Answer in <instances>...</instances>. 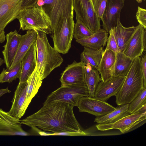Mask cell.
<instances>
[{
  "mask_svg": "<svg viewBox=\"0 0 146 146\" xmlns=\"http://www.w3.org/2000/svg\"><path fill=\"white\" fill-rule=\"evenodd\" d=\"M42 80L39 74L36 66L35 70L27 80L28 82L27 95L23 109L24 114L32 99L36 94L41 86Z\"/></svg>",
  "mask_w": 146,
  "mask_h": 146,
  "instance_id": "24",
  "label": "cell"
},
{
  "mask_svg": "<svg viewBox=\"0 0 146 146\" xmlns=\"http://www.w3.org/2000/svg\"><path fill=\"white\" fill-rule=\"evenodd\" d=\"M84 79L88 87L89 96L94 98L99 83L102 80L98 70L90 64L84 66Z\"/></svg>",
  "mask_w": 146,
  "mask_h": 146,
  "instance_id": "26",
  "label": "cell"
},
{
  "mask_svg": "<svg viewBox=\"0 0 146 146\" xmlns=\"http://www.w3.org/2000/svg\"><path fill=\"white\" fill-rule=\"evenodd\" d=\"M129 104L118 106L112 111L103 116L96 117L94 122L98 124L114 123L122 118L129 114Z\"/></svg>",
  "mask_w": 146,
  "mask_h": 146,
  "instance_id": "25",
  "label": "cell"
},
{
  "mask_svg": "<svg viewBox=\"0 0 146 146\" xmlns=\"http://www.w3.org/2000/svg\"><path fill=\"white\" fill-rule=\"evenodd\" d=\"M21 35L16 30L7 33L6 36V44L2 51L4 62L7 68H10L13 62L19 45Z\"/></svg>",
  "mask_w": 146,
  "mask_h": 146,
  "instance_id": "17",
  "label": "cell"
},
{
  "mask_svg": "<svg viewBox=\"0 0 146 146\" xmlns=\"http://www.w3.org/2000/svg\"><path fill=\"white\" fill-rule=\"evenodd\" d=\"M107 0H92L95 13L100 19L105 11Z\"/></svg>",
  "mask_w": 146,
  "mask_h": 146,
  "instance_id": "32",
  "label": "cell"
},
{
  "mask_svg": "<svg viewBox=\"0 0 146 146\" xmlns=\"http://www.w3.org/2000/svg\"><path fill=\"white\" fill-rule=\"evenodd\" d=\"M87 96H89V92L85 82L61 86L47 96L43 105L59 102L77 107L80 99Z\"/></svg>",
  "mask_w": 146,
  "mask_h": 146,
  "instance_id": "6",
  "label": "cell"
},
{
  "mask_svg": "<svg viewBox=\"0 0 146 146\" xmlns=\"http://www.w3.org/2000/svg\"><path fill=\"white\" fill-rule=\"evenodd\" d=\"M76 19L80 20L94 33L101 29L100 19L94 10L92 0H72Z\"/></svg>",
  "mask_w": 146,
  "mask_h": 146,
  "instance_id": "8",
  "label": "cell"
},
{
  "mask_svg": "<svg viewBox=\"0 0 146 146\" xmlns=\"http://www.w3.org/2000/svg\"><path fill=\"white\" fill-rule=\"evenodd\" d=\"M146 87L141 91L137 96L129 104L130 114L134 113L144 104H146Z\"/></svg>",
  "mask_w": 146,
  "mask_h": 146,
  "instance_id": "31",
  "label": "cell"
},
{
  "mask_svg": "<svg viewBox=\"0 0 146 146\" xmlns=\"http://www.w3.org/2000/svg\"><path fill=\"white\" fill-rule=\"evenodd\" d=\"M39 0H23L22 6V9L34 6L36 4Z\"/></svg>",
  "mask_w": 146,
  "mask_h": 146,
  "instance_id": "37",
  "label": "cell"
},
{
  "mask_svg": "<svg viewBox=\"0 0 146 146\" xmlns=\"http://www.w3.org/2000/svg\"><path fill=\"white\" fill-rule=\"evenodd\" d=\"M73 17H68L61 25L51 33L54 48L59 53L66 54L71 47L75 23Z\"/></svg>",
  "mask_w": 146,
  "mask_h": 146,
  "instance_id": "7",
  "label": "cell"
},
{
  "mask_svg": "<svg viewBox=\"0 0 146 146\" xmlns=\"http://www.w3.org/2000/svg\"><path fill=\"white\" fill-rule=\"evenodd\" d=\"M116 54L106 48L98 70L102 81L105 82L113 77Z\"/></svg>",
  "mask_w": 146,
  "mask_h": 146,
  "instance_id": "20",
  "label": "cell"
},
{
  "mask_svg": "<svg viewBox=\"0 0 146 146\" xmlns=\"http://www.w3.org/2000/svg\"><path fill=\"white\" fill-rule=\"evenodd\" d=\"M22 67V61L10 68H3L0 74V83L12 82L17 78H19Z\"/></svg>",
  "mask_w": 146,
  "mask_h": 146,
  "instance_id": "29",
  "label": "cell"
},
{
  "mask_svg": "<svg viewBox=\"0 0 146 146\" xmlns=\"http://www.w3.org/2000/svg\"><path fill=\"white\" fill-rule=\"evenodd\" d=\"M141 67L143 76L144 87H146V55L145 54L141 59Z\"/></svg>",
  "mask_w": 146,
  "mask_h": 146,
  "instance_id": "36",
  "label": "cell"
},
{
  "mask_svg": "<svg viewBox=\"0 0 146 146\" xmlns=\"http://www.w3.org/2000/svg\"><path fill=\"white\" fill-rule=\"evenodd\" d=\"M103 47L95 50L84 47L80 54V59L85 65L90 64L98 70L104 52Z\"/></svg>",
  "mask_w": 146,
  "mask_h": 146,
  "instance_id": "27",
  "label": "cell"
},
{
  "mask_svg": "<svg viewBox=\"0 0 146 146\" xmlns=\"http://www.w3.org/2000/svg\"><path fill=\"white\" fill-rule=\"evenodd\" d=\"M143 44L145 52L146 51V29H145L144 31L143 36Z\"/></svg>",
  "mask_w": 146,
  "mask_h": 146,
  "instance_id": "41",
  "label": "cell"
},
{
  "mask_svg": "<svg viewBox=\"0 0 146 146\" xmlns=\"http://www.w3.org/2000/svg\"><path fill=\"white\" fill-rule=\"evenodd\" d=\"M125 77H114L105 82L101 81L96 89L94 98L106 101L111 96H115L121 88Z\"/></svg>",
  "mask_w": 146,
  "mask_h": 146,
  "instance_id": "12",
  "label": "cell"
},
{
  "mask_svg": "<svg viewBox=\"0 0 146 146\" xmlns=\"http://www.w3.org/2000/svg\"><path fill=\"white\" fill-rule=\"evenodd\" d=\"M146 119V113H134L125 116L114 123L98 124L96 127L100 131L116 129L119 130L121 133H124L145 121Z\"/></svg>",
  "mask_w": 146,
  "mask_h": 146,
  "instance_id": "9",
  "label": "cell"
},
{
  "mask_svg": "<svg viewBox=\"0 0 146 146\" xmlns=\"http://www.w3.org/2000/svg\"><path fill=\"white\" fill-rule=\"evenodd\" d=\"M137 26L125 27L123 26L120 21L117 20V26L112 29L113 34L120 52L124 49L135 31Z\"/></svg>",
  "mask_w": 146,
  "mask_h": 146,
  "instance_id": "23",
  "label": "cell"
},
{
  "mask_svg": "<svg viewBox=\"0 0 146 146\" xmlns=\"http://www.w3.org/2000/svg\"><path fill=\"white\" fill-rule=\"evenodd\" d=\"M22 124L19 119L0 108V135H32L23 130Z\"/></svg>",
  "mask_w": 146,
  "mask_h": 146,
  "instance_id": "13",
  "label": "cell"
},
{
  "mask_svg": "<svg viewBox=\"0 0 146 146\" xmlns=\"http://www.w3.org/2000/svg\"><path fill=\"white\" fill-rule=\"evenodd\" d=\"M76 19L73 33V36L76 40L88 37L93 34L80 20Z\"/></svg>",
  "mask_w": 146,
  "mask_h": 146,
  "instance_id": "30",
  "label": "cell"
},
{
  "mask_svg": "<svg viewBox=\"0 0 146 146\" xmlns=\"http://www.w3.org/2000/svg\"><path fill=\"white\" fill-rule=\"evenodd\" d=\"M85 65L82 61H75L68 65L61 74L60 79L61 86L78 84L85 82L84 67Z\"/></svg>",
  "mask_w": 146,
  "mask_h": 146,
  "instance_id": "15",
  "label": "cell"
},
{
  "mask_svg": "<svg viewBox=\"0 0 146 146\" xmlns=\"http://www.w3.org/2000/svg\"><path fill=\"white\" fill-rule=\"evenodd\" d=\"M5 38V32L4 31H0V43H2L4 41Z\"/></svg>",
  "mask_w": 146,
  "mask_h": 146,
  "instance_id": "40",
  "label": "cell"
},
{
  "mask_svg": "<svg viewBox=\"0 0 146 146\" xmlns=\"http://www.w3.org/2000/svg\"><path fill=\"white\" fill-rule=\"evenodd\" d=\"M145 29L139 24L137 26L123 52L125 55L133 60L141 56L144 51L143 39Z\"/></svg>",
  "mask_w": 146,
  "mask_h": 146,
  "instance_id": "16",
  "label": "cell"
},
{
  "mask_svg": "<svg viewBox=\"0 0 146 146\" xmlns=\"http://www.w3.org/2000/svg\"><path fill=\"white\" fill-rule=\"evenodd\" d=\"M77 107L80 112H87L96 117L107 114L116 108L106 101L89 96L81 98Z\"/></svg>",
  "mask_w": 146,
  "mask_h": 146,
  "instance_id": "10",
  "label": "cell"
},
{
  "mask_svg": "<svg viewBox=\"0 0 146 146\" xmlns=\"http://www.w3.org/2000/svg\"><path fill=\"white\" fill-rule=\"evenodd\" d=\"M87 134L85 132H62L57 133H47L44 132V135H70V136H77V135H86Z\"/></svg>",
  "mask_w": 146,
  "mask_h": 146,
  "instance_id": "35",
  "label": "cell"
},
{
  "mask_svg": "<svg viewBox=\"0 0 146 146\" xmlns=\"http://www.w3.org/2000/svg\"><path fill=\"white\" fill-rule=\"evenodd\" d=\"M19 83L26 81L35 70L36 64V51L35 42L23 57Z\"/></svg>",
  "mask_w": 146,
  "mask_h": 146,
  "instance_id": "19",
  "label": "cell"
},
{
  "mask_svg": "<svg viewBox=\"0 0 146 146\" xmlns=\"http://www.w3.org/2000/svg\"><path fill=\"white\" fill-rule=\"evenodd\" d=\"M74 106L56 102L44 105L37 111L20 120L22 124L53 133L84 132L76 118Z\"/></svg>",
  "mask_w": 146,
  "mask_h": 146,
  "instance_id": "1",
  "label": "cell"
},
{
  "mask_svg": "<svg viewBox=\"0 0 146 146\" xmlns=\"http://www.w3.org/2000/svg\"><path fill=\"white\" fill-rule=\"evenodd\" d=\"M36 31L37 35L35 42L36 66L39 75L43 80L53 70L60 66L63 60L59 53L50 45L46 34Z\"/></svg>",
  "mask_w": 146,
  "mask_h": 146,
  "instance_id": "2",
  "label": "cell"
},
{
  "mask_svg": "<svg viewBox=\"0 0 146 146\" xmlns=\"http://www.w3.org/2000/svg\"><path fill=\"white\" fill-rule=\"evenodd\" d=\"M19 21L20 29L34 30L51 34L50 18L42 6L37 4L33 6L23 8L17 17Z\"/></svg>",
  "mask_w": 146,
  "mask_h": 146,
  "instance_id": "4",
  "label": "cell"
},
{
  "mask_svg": "<svg viewBox=\"0 0 146 146\" xmlns=\"http://www.w3.org/2000/svg\"><path fill=\"white\" fill-rule=\"evenodd\" d=\"M37 35L36 31L34 30H28L25 34L21 35L18 50L10 68L22 61L31 45L36 42Z\"/></svg>",
  "mask_w": 146,
  "mask_h": 146,
  "instance_id": "22",
  "label": "cell"
},
{
  "mask_svg": "<svg viewBox=\"0 0 146 146\" xmlns=\"http://www.w3.org/2000/svg\"><path fill=\"white\" fill-rule=\"evenodd\" d=\"M28 88L27 81L19 83L14 92L11 108L8 112L13 116L19 119L24 114L23 109L26 100Z\"/></svg>",
  "mask_w": 146,
  "mask_h": 146,
  "instance_id": "18",
  "label": "cell"
},
{
  "mask_svg": "<svg viewBox=\"0 0 146 146\" xmlns=\"http://www.w3.org/2000/svg\"><path fill=\"white\" fill-rule=\"evenodd\" d=\"M108 35L105 30L100 29L92 35L76 41L84 47L98 50L106 45Z\"/></svg>",
  "mask_w": 146,
  "mask_h": 146,
  "instance_id": "21",
  "label": "cell"
},
{
  "mask_svg": "<svg viewBox=\"0 0 146 146\" xmlns=\"http://www.w3.org/2000/svg\"><path fill=\"white\" fill-rule=\"evenodd\" d=\"M11 92V91L8 89V88L5 89H1L0 90V97L5 94L9 93Z\"/></svg>",
  "mask_w": 146,
  "mask_h": 146,
  "instance_id": "39",
  "label": "cell"
},
{
  "mask_svg": "<svg viewBox=\"0 0 146 146\" xmlns=\"http://www.w3.org/2000/svg\"><path fill=\"white\" fill-rule=\"evenodd\" d=\"M125 0H107L106 8L100 19L103 29L109 33L117 25Z\"/></svg>",
  "mask_w": 146,
  "mask_h": 146,
  "instance_id": "11",
  "label": "cell"
},
{
  "mask_svg": "<svg viewBox=\"0 0 146 146\" xmlns=\"http://www.w3.org/2000/svg\"><path fill=\"white\" fill-rule=\"evenodd\" d=\"M136 18L139 24L146 29V10L138 6Z\"/></svg>",
  "mask_w": 146,
  "mask_h": 146,
  "instance_id": "34",
  "label": "cell"
},
{
  "mask_svg": "<svg viewBox=\"0 0 146 146\" xmlns=\"http://www.w3.org/2000/svg\"><path fill=\"white\" fill-rule=\"evenodd\" d=\"M140 57L134 60L122 86L115 96L118 106L129 104L144 88Z\"/></svg>",
  "mask_w": 146,
  "mask_h": 146,
  "instance_id": "3",
  "label": "cell"
},
{
  "mask_svg": "<svg viewBox=\"0 0 146 146\" xmlns=\"http://www.w3.org/2000/svg\"><path fill=\"white\" fill-rule=\"evenodd\" d=\"M106 48L109 49L116 54L120 52L115 37L112 29L109 32Z\"/></svg>",
  "mask_w": 146,
  "mask_h": 146,
  "instance_id": "33",
  "label": "cell"
},
{
  "mask_svg": "<svg viewBox=\"0 0 146 146\" xmlns=\"http://www.w3.org/2000/svg\"><path fill=\"white\" fill-rule=\"evenodd\" d=\"M134 113H146V104L142 106Z\"/></svg>",
  "mask_w": 146,
  "mask_h": 146,
  "instance_id": "38",
  "label": "cell"
},
{
  "mask_svg": "<svg viewBox=\"0 0 146 146\" xmlns=\"http://www.w3.org/2000/svg\"><path fill=\"white\" fill-rule=\"evenodd\" d=\"M133 61L134 60L125 55L123 52H119L117 53L113 77L126 76Z\"/></svg>",
  "mask_w": 146,
  "mask_h": 146,
  "instance_id": "28",
  "label": "cell"
},
{
  "mask_svg": "<svg viewBox=\"0 0 146 146\" xmlns=\"http://www.w3.org/2000/svg\"><path fill=\"white\" fill-rule=\"evenodd\" d=\"M4 60L0 58V66L4 63Z\"/></svg>",
  "mask_w": 146,
  "mask_h": 146,
  "instance_id": "42",
  "label": "cell"
},
{
  "mask_svg": "<svg viewBox=\"0 0 146 146\" xmlns=\"http://www.w3.org/2000/svg\"><path fill=\"white\" fill-rule=\"evenodd\" d=\"M23 0H0V30L17 18Z\"/></svg>",
  "mask_w": 146,
  "mask_h": 146,
  "instance_id": "14",
  "label": "cell"
},
{
  "mask_svg": "<svg viewBox=\"0 0 146 146\" xmlns=\"http://www.w3.org/2000/svg\"><path fill=\"white\" fill-rule=\"evenodd\" d=\"M136 1L138 3H141L142 2L143 0H136Z\"/></svg>",
  "mask_w": 146,
  "mask_h": 146,
  "instance_id": "43",
  "label": "cell"
},
{
  "mask_svg": "<svg viewBox=\"0 0 146 146\" xmlns=\"http://www.w3.org/2000/svg\"><path fill=\"white\" fill-rule=\"evenodd\" d=\"M36 4L42 6L49 17L51 32L61 25L68 17H74L72 0H39Z\"/></svg>",
  "mask_w": 146,
  "mask_h": 146,
  "instance_id": "5",
  "label": "cell"
}]
</instances>
